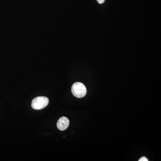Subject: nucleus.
<instances>
[{
	"mask_svg": "<svg viewBox=\"0 0 161 161\" xmlns=\"http://www.w3.org/2000/svg\"><path fill=\"white\" fill-rule=\"evenodd\" d=\"M72 93L77 98H83L86 95L87 90L84 84L80 82H75L71 88Z\"/></svg>",
	"mask_w": 161,
	"mask_h": 161,
	"instance_id": "f257e3e1",
	"label": "nucleus"
},
{
	"mask_svg": "<svg viewBox=\"0 0 161 161\" xmlns=\"http://www.w3.org/2000/svg\"><path fill=\"white\" fill-rule=\"evenodd\" d=\"M49 103V99L44 96H39L32 101V108L35 110H41L47 107Z\"/></svg>",
	"mask_w": 161,
	"mask_h": 161,
	"instance_id": "f03ea898",
	"label": "nucleus"
},
{
	"mask_svg": "<svg viewBox=\"0 0 161 161\" xmlns=\"http://www.w3.org/2000/svg\"><path fill=\"white\" fill-rule=\"evenodd\" d=\"M69 125V121L68 118L63 116L59 119L57 122V127L59 130L64 131L67 129Z\"/></svg>",
	"mask_w": 161,
	"mask_h": 161,
	"instance_id": "7ed1b4c3",
	"label": "nucleus"
},
{
	"mask_svg": "<svg viewBox=\"0 0 161 161\" xmlns=\"http://www.w3.org/2000/svg\"><path fill=\"white\" fill-rule=\"evenodd\" d=\"M139 161H148V159H147L146 157H142V158H141L139 160Z\"/></svg>",
	"mask_w": 161,
	"mask_h": 161,
	"instance_id": "20e7f679",
	"label": "nucleus"
},
{
	"mask_svg": "<svg viewBox=\"0 0 161 161\" xmlns=\"http://www.w3.org/2000/svg\"><path fill=\"white\" fill-rule=\"evenodd\" d=\"M97 1L98 3L101 4H103V3L104 2H105V0H97Z\"/></svg>",
	"mask_w": 161,
	"mask_h": 161,
	"instance_id": "39448f33",
	"label": "nucleus"
}]
</instances>
